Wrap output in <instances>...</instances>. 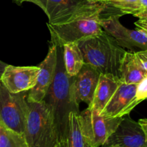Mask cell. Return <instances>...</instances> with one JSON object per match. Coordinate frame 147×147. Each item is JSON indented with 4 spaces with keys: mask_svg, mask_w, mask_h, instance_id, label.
Masks as SVG:
<instances>
[{
    "mask_svg": "<svg viewBox=\"0 0 147 147\" xmlns=\"http://www.w3.org/2000/svg\"><path fill=\"white\" fill-rule=\"evenodd\" d=\"M57 60L54 80L43 101L53 112L58 131L60 147H66L70 112L80 113L72 88L73 77L67 76L63 61V47L57 46Z\"/></svg>",
    "mask_w": 147,
    "mask_h": 147,
    "instance_id": "cell-1",
    "label": "cell"
},
{
    "mask_svg": "<svg viewBox=\"0 0 147 147\" xmlns=\"http://www.w3.org/2000/svg\"><path fill=\"white\" fill-rule=\"evenodd\" d=\"M84 63L100 74H110L120 78V67L126 53L124 48L103 30L101 34L78 42Z\"/></svg>",
    "mask_w": 147,
    "mask_h": 147,
    "instance_id": "cell-2",
    "label": "cell"
},
{
    "mask_svg": "<svg viewBox=\"0 0 147 147\" xmlns=\"http://www.w3.org/2000/svg\"><path fill=\"white\" fill-rule=\"evenodd\" d=\"M24 136L28 147H60L53 112L47 103H30Z\"/></svg>",
    "mask_w": 147,
    "mask_h": 147,
    "instance_id": "cell-3",
    "label": "cell"
},
{
    "mask_svg": "<svg viewBox=\"0 0 147 147\" xmlns=\"http://www.w3.org/2000/svg\"><path fill=\"white\" fill-rule=\"evenodd\" d=\"M107 7L83 14L73 21L60 24L47 23L51 36V44L63 47L68 43L79 42L98 35L103 31L101 27L102 12Z\"/></svg>",
    "mask_w": 147,
    "mask_h": 147,
    "instance_id": "cell-4",
    "label": "cell"
},
{
    "mask_svg": "<svg viewBox=\"0 0 147 147\" xmlns=\"http://www.w3.org/2000/svg\"><path fill=\"white\" fill-rule=\"evenodd\" d=\"M43 10L52 24H60L106 7V4L88 0H26Z\"/></svg>",
    "mask_w": 147,
    "mask_h": 147,
    "instance_id": "cell-5",
    "label": "cell"
},
{
    "mask_svg": "<svg viewBox=\"0 0 147 147\" xmlns=\"http://www.w3.org/2000/svg\"><path fill=\"white\" fill-rule=\"evenodd\" d=\"M27 92L11 93L0 80V124L22 134L29 113Z\"/></svg>",
    "mask_w": 147,
    "mask_h": 147,
    "instance_id": "cell-6",
    "label": "cell"
},
{
    "mask_svg": "<svg viewBox=\"0 0 147 147\" xmlns=\"http://www.w3.org/2000/svg\"><path fill=\"white\" fill-rule=\"evenodd\" d=\"M121 15L123 14L120 13L105 18L101 17L100 24L103 30L123 48L129 49L133 53L136 50H147V36L142 30H129L125 27L119 21Z\"/></svg>",
    "mask_w": 147,
    "mask_h": 147,
    "instance_id": "cell-7",
    "label": "cell"
},
{
    "mask_svg": "<svg viewBox=\"0 0 147 147\" xmlns=\"http://www.w3.org/2000/svg\"><path fill=\"white\" fill-rule=\"evenodd\" d=\"M80 116L85 131L96 147L104 146L122 119V117H105L90 107L80 113Z\"/></svg>",
    "mask_w": 147,
    "mask_h": 147,
    "instance_id": "cell-8",
    "label": "cell"
},
{
    "mask_svg": "<svg viewBox=\"0 0 147 147\" xmlns=\"http://www.w3.org/2000/svg\"><path fill=\"white\" fill-rule=\"evenodd\" d=\"M57 46L51 44L45 60L39 65L36 84L27 93V100L30 103L42 102L54 80L57 67Z\"/></svg>",
    "mask_w": 147,
    "mask_h": 147,
    "instance_id": "cell-9",
    "label": "cell"
},
{
    "mask_svg": "<svg viewBox=\"0 0 147 147\" xmlns=\"http://www.w3.org/2000/svg\"><path fill=\"white\" fill-rule=\"evenodd\" d=\"M111 145H118L120 147H147V142L141 125L129 114L122 117L104 146L109 147Z\"/></svg>",
    "mask_w": 147,
    "mask_h": 147,
    "instance_id": "cell-10",
    "label": "cell"
},
{
    "mask_svg": "<svg viewBox=\"0 0 147 147\" xmlns=\"http://www.w3.org/2000/svg\"><path fill=\"white\" fill-rule=\"evenodd\" d=\"M39 70L38 66L20 67L8 65L0 80L11 93L27 92L35 86Z\"/></svg>",
    "mask_w": 147,
    "mask_h": 147,
    "instance_id": "cell-11",
    "label": "cell"
},
{
    "mask_svg": "<svg viewBox=\"0 0 147 147\" xmlns=\"http://www.w3.org/2000/svg\"><path fill=\"white\" fill-rule=\"evenodd\" d=\"M137 84H127L121 82L120 85L100 114L105 117H123L129 115L136 107V90Z\"/></svg>",
    "mask_w": 147,
    "mask_h": 147,
    "instance_id": "cell-12",
    "label": "cell"
},
{
    "mask_svg": "<svg viewBox=\"0 0 147 147\" xmlns=\"http://www.w3.org/2000/svg\"><path fill=\"white\" fill-rule=\"evenodd\" d=\"M100 73L89 65H83L79 73L74 76L72 88L78 103L84 102L90 106L93 101L95 91Z\"/></svg>",
    "mask_w": 147,
    "mask_h": 147,
    "instance_id": "cell-13",
    "label": "cell"
},
{
    "mask_svg": "<svg viewBox=\"0 0 147 147\" xmlns=\"http://www.w3.org/2000/svg\"><path fill=\"white\" fill-rule=\"evenodd\" d=\"M121 82L119 78L113 75L100 74L93 101L88 107L96 109L100 113L114 94Z\"/></svg>",
    "mask_w": 147,
    "mask_h": 147,
    "instance_id": "cell-14",
    "label": "cell"
},
{
    "mask_svg": "<svg viewBox=\"0 0 147 147\" xmlns=\"http://www.w3.org/2000/svg\"><path fill=\"white\" fill-rule=\"evenodd\" d=\"M66 147H96L85 131L80 113L70 112Z\"/></svg>",
    "mask_w": 147,
    "mask_h": 147,
    "instance_id": "cell-15",
    "label": "cell"
},
{
    "mask_svg": "<svg viewBox=\"0 0 147 147\" xmlns=\"http://www.w3.org/2000/svg\"><path fill=\"white\" fill-rule=\"evenodd\" d=\"M146 76L134 53L126 51L121 64L120 80L127 84H138Z\"/></svg>",
    "mask_w": 147,
    "mask_h": 147,
    "instance_id": "cell-16",
    "label": "cell"
},
{
    "mask_svg": "<svg viewBox=\"0 0 147 147\" xmlns=\"http://www.w3.org/2000/svg\"><path fill=\"white\" fill-rule=\"evenodd\" d=\"M63 61L67 76H76L84 65L83 54L78 42L68 43L63 46Z\"/></svg>",
    "mask_w": 147,
    "mask_h": 147,
    "instance_id": "cell-17",
    "label": "cell"
},
{
    "mask_svg": "<svg viewBox=\"0 0 147 147\" xmlns=\"http://www.w3.org/2000/svg\"><path fill=\"white\" fill-rule=\"evenodd\" d=\"M0 147H28L24 134H19L1 125Z\"/></svg>",
    "mask_w": 147,
    "mask_h": 147,
    "instance_id": "cell-18",
    "label": "cell"
},
{
    "mask_svg": "<svg viewBox=\"0 0 147 147\" xmlns=\"http://www.w3.org/2000/svg\"><path fill=\"white\" fill-rule=\"evenodd\" d=\"M106 4L116 9L122 14H132L134 17L141 9L139 0H107Z\"/></svg>",
    "mask_w": 147,
    "mask_h": 147,
    "instance_id": "cell-19",
    "label": "cell"
},
{
    "mask_svg": "<svg viewBox=\"0 0 147 147\" xmlns=\"http://www.w3.org/2000/svg\"><path fill=\"white\" fill-rule=\"evenodd\" d=\"M145 100H147V76L136 85V100L138 104Z\"/></svg>",
    "mask_w": 147,
    "mask_h": 147,
    "instance_id": "cell-20",
    "label": "cell"
},
{
    "mask_svg": "<svg viewBox=\"0 0 147 147\" xmlns=\"http://www.w3.org/2000/svg\"><path fill=\"white\" fill-rule=\"evenodd\" d=\"M134 54L141 67L147 73V50L136 51Z\"/></svg>",
    "mask_w": 147,
    "mask_h": 147,
    "instance_id": "cell-21",
    "label": "cell"
},
{
    "mask_svg": "<svg viewBox=\"0 0 147 147\" xmlns=\"http://www.w3.org/2000/svg\"><path fill=\"white\" fill-rule=\"evenodd\" d=\"M141 9L136 17L139 19H147V0H139Z\"/></svg>",
    "mask_w": 147,
    "mask_h": 147,
    "instance_id": "cell-22",
    "label": "cell"
},
{
    "mask_svg": "<svg viewBox=\"0 0 147 147\" xmlns=\"http://www.w3.org/2000/svg\"><path fill=\"white\" fill-rule=\"evenodd\" d=\"M134 24L137 30H142L147 36V19H139Z\"/></svg>",
    "mask_w": 147,
    "mask_h": 147,
    "instance_id": "cell-23",
    "label": "cell"
},
{
    "mask_svg": "<svg viewBox=\"0 0 147 147\" xmlns=\"http://www.w3.org/2000/svg\"><path fill=\"white\" fill-rule=\"evenodd\" d=\"M139 123L142 126V129H143L144 132L145 136H146V139L147 142V119H139Z\"/></svg>",
    "mask_w": 147,
    "mask_h": 147,
    "instance_id": "cell-24",
    "label": "cell"
},
{
    "mask_svg": "<svg viewBox=\"0 0 147 147\" xmlns=\"http://www.w3.org/2000/svg\"><path fill=\"white\" fill-rule=\"evenodd\" d=\"M7 65H7V63H4V62H2L1 60H0V79H1V75H2L4 69L6 68V67H7Z\"/></svg>",
    "mask_w": 147,
    "mask_h": 147,
    "instance_id": "cell-25",
    "label": "cell"
},
{
    "mask_svg": "<svg viewBox=\"0 0 147 147\" xmlns=\"http://www.w3.org/2000/svg\"><path fill=\"white\" fill-rule=\"evenodd\" d=\"M88 1L93 3H100V4H106V2H107V0H88Z\"/></svg>",
    "mask_w": 147,
    "mask_h": 147,
    "instance_id": "cell-26",
    "label": "cell"
},
{
    "mask_svg": "<svg viewBox=\"0 0 147 147\" xmlns=\"http://www.w3.org/2000/svg\"><path fill=\"white\" fill-rule=\"evenodd\" d=\"M12 1L17 4H18V5H21L23 2L26 1V0H12Z\"/></svg>",
    "mask_w": 147,
    "mask_h": 147,
    "instance_id": "cell-27",
    "label": "cell"
},
{
    "mask_svg": "<svg viewBox=\"0 0 147 147\" xmlns=\"http://www.w3.org/2000/svg\"><path fill=\"white\" fill-rule=\"evenodd\" d=\"M109 147H120V146H118V145H111V146H109Z\"/></svg>",
    "mask_w": 147,
    "mask_h": 147,
    "instance_id": "cell-28",
    "label": "cell"
},
{
    "mask_svg": "<svg viewBox=\"0 0 147 147\" xmlns=\"http://www.w3.org/2000/svg\"><path fill=\"white\" fill-rule=\"evenodd\" d=\"M0 130H1V124H0Z\"/></svg>",
    "mask_w": 147,
    "mask_h": 147,
    "instance_id": "cell-29",
    "label": "cell"
}]
</instances>
